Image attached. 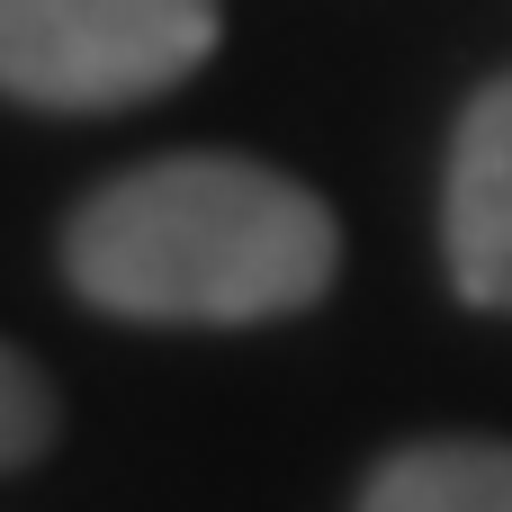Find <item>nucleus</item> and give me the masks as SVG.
Listing matches in <instances>:
<instances>
[{"instance_id": "obj_1", "label": "nucleus", "mask_w": 512, "mask_h": 512, "mask_svg": "<svg viewBox=\"0 0 512 512\" xmlns=\"http://www.w3.org/2000/svg\"><path fill=\"white\" fill-rule=\"evenodd\" d=\"M342 234L315 189L243 153H162L63 216V279L126 324H270L333 288Z\"/></svg>"}, {"instance_id": "obj_2", "label": "nucleus", "mask_w": 512, "mask_h": 512, "mask_svg": "<svg viewBox=\"0 0 512 512\" xmlns=\"http://www.w3.org/2000/svg\"><path fill=\"white\" fill-rule=\"evenodd\" d=\"M225 36V0H0V99L18 108H135L180 90Z\"/></svg>"}, {"instance_id": "obj_3", "label": "nucleus", "mask_w": 512, "mask_h": 512, "mask_svg": "<svg viewBox=\"0 0 512 512\" xmlns=\"http://www.w3.org/2000/svg\"><path fill=\"white\" fill-rule=\"evenodd\" d=\"M441 252L450 288L477 315H512V72H495L459 108L441 171Z\"/></svg>"}, {"instance_id": "obj_4", "label": "nucleus", "mask_w": 512, "mask_h": 512, "mask_svg": "<svg viewBox=\"0 0 512 512\" xmlns=\"http://www.w3.org/2000/svg\"><path fill=\"white\" fill-rule=\"evenodd\" d=\"M360 512H512V441H414L360 486Z\"/></svg>"}, {"instance_id": "obj_5", "label": "nucleus", "mask_w": 512, "mask_h": 512, "mask_svg": "<svg viewBox=\"0 0 512 512\" xmlns=\"http://www.w3.org/2000/svg\"><path fill=\"white\" fill-rule=\"evenodd\" d=\"M45 441H54V387L36 378V360H27V351H9V342H0V477H9V468H27Z\"/></svg>"}]
</instances>
